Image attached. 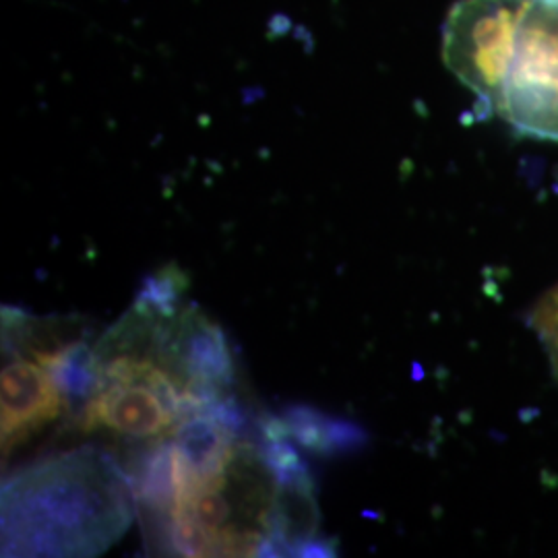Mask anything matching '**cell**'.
I'll return each mask as SVG.
<instances>
[{
    "label": "cell",
    "instance_id": "9c48e42d",
    "mask_svg": "<svg viewBox=\"0 0 558 558\" xmlns=\"http://www.w3.org/2000/svg\"><path fill=\"white\" fill-rule=\"evenodd\" d=\"M283 418L290 426V439L319 456L356 451L366 442V433L359 424L325 416L311 405H292L286 410Z\"/></svg>",
    "mask_w": 558,
    "mask_h": 558
},
{
    "label": "cell",
    "instance_id": "7c38bea8",
    "mask_svg": "<svg viewBox=\"0 0 558 558\" xmlns=\"http://www.w3.org/2000/svg\"><path fill=\"white\" fill-rule=\"evenodd\" d=\"M544 2H548V4H553V7H558V0H544Z\"/></svg>",
    "mask_w": 558,
    "mask_h": 558
},
{
    "label": "cell",
    "instance_id": "30bf717a",
    "mask_svg": "<svg viewBox=\"0 0 558 558\" xmlns=\"http://www.w3.org/2000/svg\"><path fill=\"white\" fill-rule=\"evenodd\" d=\"M186 288L189 278L172 263L143 279L135 302L161 317H174L182 308V294Z\"/></svg>",
    "mask_w": 558,
    "mask_h": 558
},
{
    "label": "cell",
    "instance_id": "6da1fadb",
    "mask_svg": "<svg viewBox=\"0 0 558 558\" xmlns=\"http://www.w3.org/2000/svg\"><path fill=\"white\" fill-rule=\"evenodd\" d=\"M137 495L110 453L83 447L2 486V557H98L131 527Z\"/></svg>",
    "mask_w": 558,
    "mask_h": 558
},
{
    "label": "cell",
    "instance_id": "5b68a950",
    "mask_svg": "<svg viewBox=\"0 0 558 558\" xmlns=\"http://www.w3.org/2000/svg\"><path fill=\"white\" fill-rule=\"evenodd\" d=\"M11 356L0 375V440L2 458L13 456L41 428L71 412L69 401L36 360Z\"/></svg>",
    "mask_w": 558,
    "mask_h": 558
},
{
    "label": "cell",
    "instance_id": "7a4b0ae2",
    "mask_svg": "<svg viewBox=\"0 0 558 558\" xmlns=\"http://www.w3.org/2000/svg\"><path fill=\"white\" fill-rule=\"evenodd\" d=\"M276 493L260 447L239 440L220 474L182 482L168 515L141 519L147 548L177 557H259Z\"/></svg>",
    "mask_w": 558,
    "mask_h": 558
},
{
    "label": "cell",
    "instance_id": "8fae6325",
    "mask_svg": "<svg viewBox=\"0 0 558 558\" xmlns=\"http://www.w3.org/2000/svg\"><path fill=\"white\" fill-rule=\"evenodd\" d=\"M527 320H530V327L536 331L558 380V286L548 290L539 299Z\"/></svg>",
    "mask_w": 558,
    "mask_h": 558
},
{
    "label": "cell",
    "instance_id": "52a82bcc",
    "mask_svg": "<svg viewBox=\"0 0 558 558\" xmlns=\"http://www.w3.org/2000/svg\"><path fill=\"white\" fill-rule=\"evenodd\" d=\"M320 511L311 472L278 480L269 534L259 557H300L302 548L319 538Z\"/></svg>",
    "mask_w": 558,
    "mask_h": 558
},
{
    "label": "cell",
    "instance_id": "3957f363",
    "mask_svg": "<svg viewBox=\"0 0 558 558\" xmlns=\"http://www.w3.org/2000/svg\"><path fill=\"white\" fill-rule=\"evenodd\" d=\"M532 0H459L442 25V62L495 114Z\"/></svg>",
    "mask_w": 558,
    "mask_h": 558
},
{
    "label": "cell",
    "instance_id": "277c9868",
    "mask_svg": "<svg viewBox=\"0 0 558 558\" xmlns=\"http://www.w3.org/2000/svg\"><path fill=\"white\" fill-rule=\"evenodd\" d=\"M495 114L519 135L558 143V7L530 2Z\"/></svg>",
    "mask_w": 558,
    "mask_h": 558
},
{
    "label": "cell",
    "instance_id": "ba28073f",
    "mask_svg": "<svg viewBox=\"0 0 558 558\" xmlns=\"http://www.w3.org/2000/svg\"><path fill=\"white\" fill-rule=\"evenodd\" d=\"M32 359L54 380L60 393L69 401L71 412L75 405L94 398L100 389V368L96 348L83 339H69L48 350L34 352Z\"/></svg>",
    "mask_w": 558,
    "mask_h": 558
},
{
    "label": "cell",
    "instance_id": "8992f818",
    "mask_svg": "<svg viewBox=\"0 0 558 558\" xmlns=\"http://www.w3.org/2000/svg\"><path fill=\"white\" fill-rule=\"evenodd\" d=\"M179 426L174 412L145 383H108L77 412L81 433L106 428L129 439L160 440Z\"/></svg>",
    "mask_w": 558,
    "mask_h": 558
}]
</instances>
